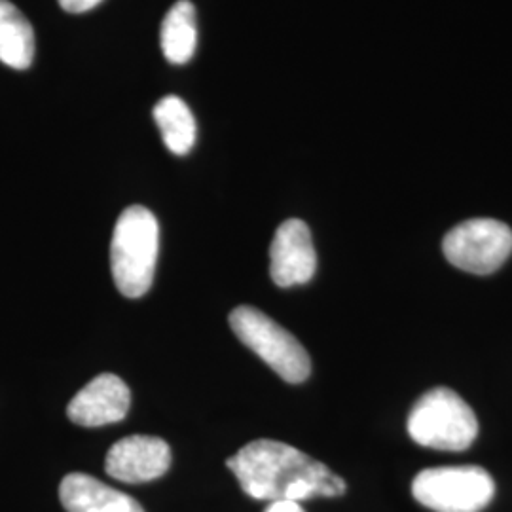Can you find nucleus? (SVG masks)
Instances as JSON below:
<instances>
[{"mask_svg": "<svg viewBox=\"0 0 512 512\" xmlns=\"http://www.w3.org/2000/svg\"><path fill=\"white\" fill-rule=\"evenodd\" d=\"M243 492L258 501H306L346 494V482L329 467L285 442L258 439L226 461Z\"/></svg>", "mask_w": 512, "mask_h": 512, "instance_id": "1", "label": "nucleus"}, {"mask_svg": "<svg viewBox=\"0 0 512 512\" xmlns=\"http://www.w3.org/2000/svg\"><path fill=\"white\" fill-rule=\"evenodd\" d=\"M160 251L158 220L143 205L128 207L114 226L110 268L118 291L139 298L152 287Z\"/></svg>", "mask_w": 512, "mask_h": 512, "instance_id": "2", "label": "nucleus"}, {"mask_svg": "<svg viewBox=\"0 0 512 512\" xmlns=\"http://www.w3.org/2000/svg\"><path fill=\"white\" fill-rule=\"evenodd\" d=\"M408 435L425 448L467 450L478 435V420L469 404L448 387L421 395L408 416Z\"/></svg>", "mask_w": 512, "mask_h": 512, "instance_id": "3", "label": "nucleus"}, {"mask_svg": "<svg viewBox=\"0 0 512 512\" xmlns=\"http://www.w3.org/2000/svg\"><path fill=\"white\" fill-rule=\"evenodd\" d=\"M230 327L239 342L256 353L289 384H302L311 372L310 355L289 330L253 306H239L230 313Z\"/></svg>", "mask_w": 512, "mask_h": 512, "instance_id": "4", "label": "nucleus"}, {"mask_svg": "<svg viewBox=\"0 0 512 512\" xmlns=\"http://www.w3.org/2000/svg\"><path fill=\"white\" fill-rule=\"evenodd\" d=\"M416 501L435 512H480L494 499V478L475 465L425 469L412 482Z\"/></svg>", "mask_w": 512, "mask_h": 512, "instance_id": "5", "label": "nucleus"}, {"mask_svg": "<svg viewBox=\"0 0 512 512\" xmlns=\"http://www.w3.org/2000/svg\"><path fill=\"white\" fill-rule=\"evenodd\" d=\"M442 251L463 272L494 274L511 256L512 230L501 220H465L446 234Z\"/></svg>", "mask_w": 512, "mask_h": 512, "instance_id": "6", "label": "nucleus"}, {"mask_svg": "<svg viewBox=\"0 0 512 512\" xmlns=\"http://www.w3.org/2000/svg\"><path fill=\"white\" fill-rule=\"evenodd\" d=\"M317 270V255L304 220H285L270 247V275L275 285L289 289L308 283Z\"/></svg>", "mask_w": 512, "mask_h": 512, "instance_id": "7", "label": "nucleus"}, {"mask_svg": "<svg viewBox=\"0 0 512 512\" xmlns=\"http://www.w3.org/2000/svg\"><path fill=\"white\" fill-rule=\"evenodd\" d=\"M171 448L165 440L147 435H133L114 442L105 459V471L114 480L143 484L167 473Z\"/></svg>", "mask_w": 512, "mask_h": 512, "instance_id": "8", "label": "nucleus"}, {"mask_svg": "<svg viewBox=\"0 0 512 512\" xmlns=\"http://www.w3.org/2000/svg\"><path fill=\"white\" fill-rule=\"evenodd\" d=\"M129 404L131 393L126 382L114 374H99L74 395L67 416L82 427H103L124 420Z\"/></svg>", "mask_w": 512, "mask_h": 512, "instance_id": "9", "label": "nucleus"}, {"mask_svg": "<svg viewBox=\"0 0 512 512\" xmlns=\"http://www.w3.org/2000/svg\"><path fill=\"white\" fill-rule=\"evenodd\" d=\"M67 512H145L131 495L118 492L86 473H71L59 486Z\"/></svg>", "mask_w": 512, "mask_h": 512, "instance_id": "10", "label": "nucleus"}, {"mask_svg": "<svg viewBox=\"0 0 512 512\" xmlns=\"http://www.w3.org/2000/svg\"><path fill=\"white\" fill-rule=\"evenodd\" d=\"M35 59V33L18 8L0 0V61L16 71H25Z\"/></svg>", "mask_w": 512, "mask_h": 512, "instance_id": "11", "label": "nucleus"}, {"mask_svg": "<svg viewBox=\"0 0 512 512\" xmlns=\"http://www.w3.org/2000/svg\"><path fill=\"white\" fill-rule=\"evenodd\" d=\"M165 59L173 65H184L192 59L198 46L196 8L190 0H179L165 14L160 33Z\"/></svg>", "mask_w": 512, "mask_h": 512, "instance_id": "12", "label": "nucleus"}, {"mask_svg": "<svg viewBox=\"0 0 512 512\" xmlns=\"http://www.w3.org/2000/svg\"><path fill=\"white\" fill-rule=\"evenodd\" d=\"M152 114L169 152L177 156L188 154L196 143L198 128L192 110L188 109L183 99L177 95H167L156 103Z\"/></svg>", "mask_w": 512, "mask_h": 512, "instance_id": "13", "label": "nucleus"}, {"mask_svg": "<svg viewBox=\"0 0 512 512\" xmlns=\"http://www.w3.org/2000/svg\"><path fill=\"white\" fill-rule=\"evenodd\" d=\"M103 0H59V6L69 14H84L95 8Z\"/></svg>", "mask_w": 512, "mask_h": 512, "instance_id": "14", "label": "nucleus"}, {"mask_svg": "<svg viewBox=\"0 0 512 512\" xmlns=\"http://www.w3.org/2000/svg\"><path fill=\"white\" fill-rule=\"evenodd\" d=\"M264 512H304L298 501H272Z\"/></svg>", "mask_w": 512, "mask_h": 512, "instance_id": "15", "label": "nucleus"}]
</instances>
